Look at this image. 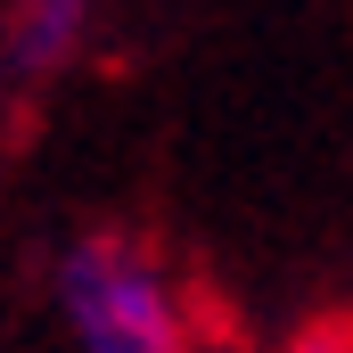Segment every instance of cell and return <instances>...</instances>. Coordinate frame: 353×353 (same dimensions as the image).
<instances>
[{
	"label": "cell",
	"instance_id": "2",
	"mask_svg": "<svg viewBox=\"0 0 353 353\" xmlns=\"http://www.w3.org/2000/svg\"><path fill=\"white\" fill-rule=\"evenodd\" d=\"M90 25V0H25L17 25H8V66L17 74H50Z\"/></svg>",
	"mask_w": 353,
	"mask_h": 353
},
{
	"label": "cell",
	"instance_id": "1",
	"mask_svg": "<svg viewBox=\"0 0 353 353\" xmlns=\"http://www.w3.org/2000/svg\"><path fill=\"white\" fill-rule=\"evenodd\" d=\"M58 312L83 353H189L173 279L123 239H83L58 263Z\"/></svg>",
	"mask_w": 353,
	"mask_h": 353
}]
</instances>
